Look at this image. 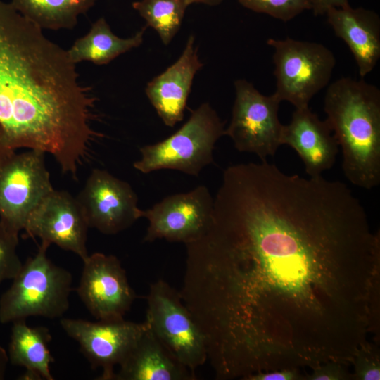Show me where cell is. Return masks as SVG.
<instances>
[{
    "instance_id": "7402d4cb",
    "label": "cell",
    "mask_w": 380,
    "mask_h": 380,
    "mask_svg": "<svg viewBox=\"0 0 380 380\" xmlns=\"http://www.w3.org/2000/svg\"><path fill=\"white\" fill-rule=\"evenodd\" d=\"M132 7L167 45L179 31L188 6L184 0H141Z\"/></svg>"
},
{
    "instance_id": "f546056e",
    "label": "cell",
    "mask_w": 380,
    "mask_h": 380,
    "mask_svg": "<svg viewBox=\"0 0 380 380\" xmlns=\"http://www.w3.org/2000/svg\"><path fill=\"white\" fill-rule=\"evenodd\" d=\"M187 6L194 3H202L210 6H215L220 4L222 0H184Z\"/></svg>"
},
{
    "instance_id": "4fadbf2b",
    "label": "cell",
    "mask_w": 380,
    "mask_h": 380,
    "mask_svg": "<svg viewBox=\"0 0 380 380\" xmlns=\"http://www.w3.org/2000/svg\"><path fill=\"white\" fill-rule=\"evenodd\" d=\"M82 262L77 292L86 308L97 320L123 319L137 295L118 258L94 253Z\"/></svg>"
},
{
    "instance_id": "d4e9b609",
    "label": "cell",
    "mask_w": 380,
    "mask_h": 380,
    "mask_svg": "<svg viewBox=\"0 0 380 380\" xmlns=\"http://www.w3.org/2000/svg\"><path fill=\"white\" fill-rule=\"evenodd\" d=\"M18 242V238L0 224V283L13 279L23 265L17 253Z\"/></svg>"
},
{
    "instance_id": "7a4b0ae2",
    "label": "cell",
    "mask_w": 380,
    "mask_h": 380,
    "mask_svg": "<svg viewBox=\"0 0 380 380\" xmlns=\"http://www.w3.org/2000/svg\"><path fill=\"white\" fill-rule=\"evenodd\" d=\"M92 89L67 50L0 0V160L18 149L50 154L77 179L95 137Z\"/></svg>"
},
{
    "instance_id": "9a60e30c",
    "label": "cell",
    "mask_w": 380,
    "mask_h": 380,
    "mask_svg": "<svg viewBox=\"0 0 380 380\" xmlns=\"http://www.w3.org/2000/svg\"><path fill=\"white\" fill-rule=\"evenodd\" d=\"M281 145L298 153L312 177L333 167L339 146L327 120H320L309 106L296 108L289 123L283 125Z\"/></svg>"
},
{
    "instance_id": "9c48e42d",
    "label": "cell",
    "mask_w": 380,
    "mask_h": 380,
    "mask_svg": "<svg viewBox=\"0 0 380 380\" xmlns=\"http://www.w3.org/2000/svg\"><path fill=\"white\" fill-rule=\"evenodd\" d=\"M234 89L232 119L224 135L230 137L237 151L267 160L281 146L283 125L278 115L281 101L274 94H261L243 79L234 82Z\"/></svg>"
},
{
    "instance_id": "4316f807",
    "label": "cell",
    "mask_w": 380,
    "mask_h": 380,
    "mask_svg": "<svg viewBox=\"0 0 380 380\" xmlns=\"http://www.w3.org/2000/svg\"><path fill=\"white\" fill-rule=\"evenodd\" d=\"M306 374H303L299 369H284L256 374L246 380H304Z\"/></svg>"
},
{
    "instance_id": "8992f818",
    "label": "cell",
    "mask_w": 380,
    "mask_h": 380,
    "mask_svg": "<svg viewBox=\"0 0 380 380\" xmlns=\"http://www.w3.org/2000/svg\"><path fill=\"white\" fill-rule=\"evenodd\" d=\"M273 49L276 89L274 95L300 108L327 87L336 65L333 52L324 44L290 37L270 38Z\"/></svg>"
},
{
    "instance_id": "83f0119b",
    "label": "cell",
    "mask_w": 380,
    "mask_h": 380,
    "mask_svg": "<svg viewBox=\"0 0 380 380\" xmlns=\"http://www.w3.org/2000/svg\"><path fill=\"white\" fill-rule=\"evenodd\" d=\"M311 10L315 15H324L331 8H341L349 4L348 0H310Z\"/></svg>"
},
{
    "instance_id": "5bb4252c",
    "label": "cell",
    "mask_w": 380,
    "mask_h": 380,
    "mask_svg": "<svg viewBox=\"0 0 380 380\" xmlns=\"http://www.w3.org/2000/svg\"><path fill=\"white\" fill-rule=\"evenodd\" d=\"M89 225L76 197L53 189L32 210L24 231L27 237H37L49 245L71 251L84 261Z\"/></svg>"
},
{
    "instance_id": "ac0fdd59",
    "label": "cell",
    "mask_w": 380,
    "mask_h": 380,
    "mask_svg": "<svg viewBox=\"0 0 380 380\" xmlns=\"http://www.w3.org/2000/svg\"><path fill=\"white\" fill-rule=\"evenodd\" d=\"M147 325V324H146ZM113 380H195L148 328L119 365Z\"/></svg>"
},
{
    "instance_id": "e0dca14e",
    "label": "cell",
    "mask_w": 380,
    "mask_h": 380,
    "mask_svg": "<svg viewBox=\"0 0 380 380\" xmlns=\"http://www.w3.org/2000/svg\"><path fill=\"white\" fill-rule=\"evenodd\" d=\"M335 34L345 42L364 77L380 58V18L372 10L350 5L329 8L325 13Z\"/></svg>"
},
{
    "instance_id": "3957f363",
    "label": "cell",
    "mask_w": 380,
    "mask_h": 380,
    "mask_svg": "<svg viewBox=\"0 0 380 380\" xmlns=\"http://www.w3.org/2000/svg\"><path fill=\"white\" fill-rule=\"evenodd\" d=\"M326 120L342 151L346 177L358 187L380 184V90L363 80L342 77L330 84Z\"/></svg>"
},
{
    "instance_id": "6da1fadb",
    "label": "cell",
    "mask_w": 380,
    "mask_h": 380,
    "mask_svg": "<svg viewBox=\"0 0 380 380\" xmlns=\"http://www.w3.org/2000/svg\"><path fill=\"white\" fill-rule=\"evenodd\" d=\"M220 187L179 291L215 377L351 364L379 310V234L360 201L267 161L229 166Z\"/></svg>"
},
{
    "instance_id": "f1b7e54d",
    "label": "cell",
    "mask_w": 380,
    "mask_h": 380,
    "mask_svg": "<svg viewBox=\"0 0 380 380\" xmlns=\"http://www.w3.org/2000/svg\"><path fill=\"white\" fill-rule=\"evenodd\" d=\"M8 362L7 352L0 346V380H3L5 378Z\"/></svg>"
},
{
    "instance_id": "cb8c5ba5",
    "label": "cell",
    "mask_w": 380,
    "mask_h": 380,
    "mask_svg": "<svg viewBox=\"0 0 380 380\" xmlns=\"http://www.w3.org/2000/svg\"><path fill=\"white\" fill-rule=\"evenodd\" d=\"M351 364L354 367L355 380L380 379V359L379 349L367 341L355 353Z\"/></svg>"
},
{
    "instance_id": "603a6c76",
    "label": "cell",
    "mask_w": 380,
    "mask_h": 380,
    "mask_svg": "<svg viewBox=\"0 0 380 380\" xmlns=\"http://www.w3.org/2000/svg\"><path fill=\"white\" fill-rule=\"evenodd\" d=\"M243 7L288 22L307 10L310 0H238Z\"/></svg>"
},
{
    "instance_id": "484cf974",
    "label": "cell",
    "mask_w": 380,
    "mask_h": 380,
    "mask_svg": "<svg viewBox=\"0 0 380 380\" xmlns=\"http://www.w3.org/2000/svg\"><path fill=\"white\" fill-rule=\"evenodd\" d=\"M310 374H306L308 380H349L354 379L345 365L337 362H327L313 367Z\"/></svg>"
},
{
    "instance_id": "277c9868",
    "label": "cell",
    "mask_w": 380,
    "mask_h": 380,
    "mask_svg": "<svg viewBox=\"0 0 380 380\" xmlns=\"http://www.w3.org/2000/svg\"><path fill=\"white\" fill-rule=\"evenodd\" d=\"M50 245L42 242L28 258L0 298V322L6 324L29 317L59 318L68 310L72 292L71 273L47 257Z\"/></svg>"
},
{
    "instance_id": "52a82bcc",
    "label": "cell",
    "mask_w": 380,
    "mask_h": 380,
    "mask_svg": "<svg viewBox=\"0 0 380 380\" xmlns=\"http://www.w3.org/2000/svg\"><path fill=\"white\" fill-rule=\"evenodd\" d=\"M146 300L148 328L178 361L195 372L208 361L205 341L180 293L158 279L151 284Z\"/></svg>"
},
{
    "instance_id": "ffe728a7",
    "label": "cell",
    "mask_w": 380,
    "mask_h": 380,
    "mask_svg": "<svg viewBox=\"0 0 380 380\" xmlns=\"http://www.w3.org/2000/svg\"><path fill=\"white\" fill-rule=\"evenodd\" d=\"M147 26L129 38H120L114 34L103 17L92 25L89 32L77 39L67 50L71 61L75 64L89 61L95 65H106L120 55L140 46Z\"/></svg>"
},
{
    "instance_id": "30bf717a",
    "label": "cell",
    "mask_w": 380,
    "mask_h": 380,
    "mask_svg": "<svg viewBox=\"0 0 380 380\" xmlns=\"http://www.w3.org/2000/svg\"><path fill=\"white\" fill-rule=\"evenodd\" d=\"M213 205L214 198L204 185L165 197L151 208L141 210V218L148 221L144 241L163 239L186 244L198 239L209 226Z\"/></svg>"
},
{
    "instance_id": "8fae6325",
    "label": "cell",
    "mask_w": 380,
    "mask_h": 380,
    "mask_svg": "<svg viewBox=\"0 0 380 380\" xmlns=\"http://www.w3.org/2000/svg\"><path fill=\"white\" fill-rule=\"evenodd\" d=\"M60 324L78 343L91 367L101 369L99 380H113L115 366L120 365L147 329L145 322L137 323L124 318L97 322L63 318Z\"/></svg>"
},
{
    "instance_id": "2e32d148",
    "label": "cell",
    "mask_w": 380,
    "mask_h": 380,
    "mask_svg": "<svg viewBox=\"0 0 380 380\" xmlns=\"http://www.w3.org/2000/svg\"><path fill=\"white\" fill-rule=\"evenodd\" d=\"M203 65L190 35L179 58L147 84L146 94L166 126L183 120L194 77Z\"/></svg>"
},
{
    "instance_id": "d6986e66",
    "label": "cell",
    "mask_w": 380,
    "mask_h": 380,
    "mask_svg": "<svg viewBox=\"0 0 380 380\" xmlns=\"http://www.w3.org/2000/svg\"><path fill=\"white\" fill-rule=\"evenodd\" d=\"M8 356L14 366L25 368L19 379L53 380L50 364L54 362L49 344L52 336L44 326L30 327L25 319L12 322Z\"/></svg>"
},
{
    "instance_id": "5b68a950",
    "label": "cell",
    "mask_w": 380,
    "mask_h": 380,
    "mask_svg": "<svg viewBox=\"0 0 380 380\" xmlns=\"http://www.w3.org/2000/svg\"><path fill=\"white\" fill-rule=\"evenodd\" d=\"M224 124L217 112L208 103H203L172 135L141 146V158L133 167L144 174L173 170L197 177L205 166L213 163L215 145L224 135Z\"/></svg>"
},
{
    "instance_id": "ba28073f",
    "label": "cell",
    "mask_w": 380,
    "mask_h": 380,
    "mask_svg": "<svg viewBox=\"0 0 380 380\" xmlns=\"http://www.w3.org/2000/svg\"><path fill=\"white\" fill-rule=\"evenodd\" d=\"M53 189L44 153L27 150L0 160V224L18 238L30 213Z\"/></svg>"
},
{
    "instance_id": "44dd1931",
    "label": "cell",
    "mask_w": 380,
    "mask_h": 380,
    "mask_svg": "<svg viewBox=\"0 0 380 380\" xmlns=\"http://www.w3.org/2000/svg\"><path fill=\"white\" fill-rule=\"evenodd\" d=\"M97 0H11L24 17L42 30H72L81 14L86 13Z\"/></svg>"
},
{
    "instance_id": "7c38bea8",
    "label": "cell",
    "mask_w": 380,
    "mask_h": 380,
    "mask_svg": "<svg viewBox=\"0 0 380 380\" xmlns=\"http://www.w3.org/2000/svg\"><path fill=\"white\" fill-rule=\"evenodd\" d=\"M76 198L89 227L106 235L124 231L141 218L131 185L105 170L94 169Z\"/></svg>"
}]
</instances>
